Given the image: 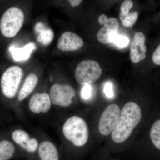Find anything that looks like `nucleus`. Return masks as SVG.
Here are the masks:
<instances>
[{"label":"nucleus","instance_id":"obj_1","mask_svg":"<svg viewBox=\"0 0 160 160\" xmlns=\"http://www.w3.org/2000/svg\"><path fill=\"white\" fill-rule=\"evenodd\" d=\"M142 116V111L138 104L132 102L126 103L112 132L111 136L113 141L117 143L126 141L141 122Z\"/></svg>","mask_w":160,"mask_h":160},{"label":"nucleus","instance_id":"obj_2","mask_svg":"<svg viewBox=\"0 0 160 160\" xmlns=\"http://www.w3.org/2000/svg\"><path fill=\"white\" fill-rule=\"evenodd\" d=\"M62 132L65 137L73 145L81 147L88 142L89 132L85 120L79 117L72 116L63 125Z\"/></svg>","mask_w":160,"mask_h":160},{"label":"nucleus","instance_id":"obj_3","mask_svg":"<svg viewBox=\"0 0 160 160\" xmlns=\"http://www.w3.org/2000/svg\"><path fill=\"white\" fill-rule=\"evenodd\" d=\"M24 21L23 11L16 7L7 9L0 20V30L7 38L14 37L22 26Z\"/></svg>","mask_w":160,"mask_h":160},{"label":"nucleus","instance_id":"obj_4","mask_svg":"<svg viewBox=\"0 0 160 160\" xmlns=\"http://www.w3.org/2000/svg\"><path fill=\"white\" fill-rule=\"evenodd\" d=\"M23 76L22 69L18 66H11L4 72L1 78V86L5 96L9 98L15 96Z\"/></svg>","mask_w":160,"mask_h":160},{"label":"nucleus","instance_id":"obj_5","mask_svg":"<svg viewBox=\"0 0 160 160\" xmlns=\"http://www.w3.org/2000/svg\"><path fill=\"white\" fill-rule=\"evenodd\" d=\"M102 73V70L98 62L94 60H84L76 67L75 77L79 84L85 85L94 82L101 77Z\"/></svg>","mask_w":160,"mask_h":160},{"label":"nucleus","instance_id":"obj_6","mask_svg":"<svg viewBox=\"0 0 160 160\" xmlns=\"http://www.w3.org/2000/svg\"><path fill=\"white\" fill-rule=\"evenodd\" d=\"M121 109L117 104L108 106L103 112L100 118L98 129L100 133L107 136L112 132L117 124L119 118Z\"/></svg>","mask_w":160,"mask_h":160},{"label":"nucleus","instance_id":"obj_7","mask_svg":"<svg viewBox=\"0 0 160 160\" xmlns=\"http://www.w3.org/2000/svg\"><path fill=\"white\" fill-rule=\"evenodd\" d=\"M76 94L74 88L69 85L55 84L50 88L51 102L56 106L68 107L72 102V98Z\"/></svg>","mask_w":160,"mask_h":160},{"label":"nucleus","instance_id":"obj_8","mask_svg":"<svg viewBox=\"0 0 160 160\" xmlns=\"http://www.w3.org/2000/svg\"><path fill=\"white\" fill-rule=\"evenodd\" d=\"M84 45L82 38L71 32H64L58 43V48L62 51H73L79 50Z\"/></svg>","mask_w":160,"mask_h":160},{"label":"nucleus","instance_id":"obj_9","mask_svg":"<svg viewBox=\"0 0 160 160\" xmlns=\"http://www.w3.org/2000/svg\"><path fill=\"white\" fill-rule=\"evenodd\" d=\"M51 106L50 97L46 92L35 93L29 101V110L35 114L46 113L50 110Z\"/></svg>","mask_w":160,"mask_h":160},{"label":"nucleus","instance_id":"obj_10","mask_svg":"<svg viewBox=\"0 0 160 160\" xmlns=\"http://www.w3.org/2000/svg\"><path fill=\"white\" fill-rule=\"evenodd\" d=\"M13 141L25 151L30 153H35L38 147V142L35 138H31L28 132L22 129H17L12 132Z\"/></svg>","mask_w":160,"mask_h":160},{"label":"nucleus","instance_id":"obj_11","mask_svg":"<svg viewBox=\"0 0 160 160\" xmlns=\"http://www.w3.org/2000/svg\"><path fill=\"white\" fill-rule=\"evenodd\" d=\"M145 41L146 37L142 32H138L135 34L130 46V58L133 63L139 62L146 58L147 47Z\"/></svg>","mask_w":160,"mask_h":160},{"label":"nucleus","instance_id":"obj_12","mask_svg":"<svg viewBox=\"0 0 160 160\" xmlns=\"http://www.w3.org/2000/svg\"><path fill=\"white\" fill-rule=\"evenodd\" d=\"M119 29V25L117 19L114 18L108 19L107 22L98 32L97 35L98 40L104 44L112 42L114 38L118 34Z\"/></svg>","mask_w":160,"mask_h":160},{"label":"nucleus","instance_id":"obj_13","mask_svg":"<svg viewBox=\"0 0 160 160\" xmlns=\"http://www.w3.org/2000/svg\"><path fill=\"white\" fill-rule=\"evenodd\" d=\"M37 150L40 160H59L57 148L51 142H42Z\"/></svg>","mask_w":160,"mask_h":160},{"label":"nucleus","instance_id":"obj_14","mask_svg":"<svg viewBox=\"0 0 160 160\" xmlns=\"http://www.w3.org/2000/svg\"><path fill=\"white\" fill-rule=\"evenodd\" d=\"M36 49L34 43H28L23 48H17L14 46L9 47V51L12 58L16 62L26 61L29 59L32 52Z\"/></svg>","mask_w":160,"mask_h":160},{"label":"nucleus","instance_id":"obj_15","mask_svg":"<svg viewBox=\"0 0 160 160\" xmlns=\"http://www.w3.org/2000/svg\"><path fill=\"white\" fill-rule=\"evenodd\" d=\"M38 82V78L36 74L31 73L28 75L19 92L18 100L21 102L28 97L35 89Z\"/></svg>","mask_w":160,"mask_h":160},{"label":"nucleus","instance_id":"obj_16","mask_svg":"<svg viewBox=\"0 0 160 160\" xmlns=\"http://www.w3.org/2000/svg\"><path fill=\"white\" fill-rule=\"evenodd\" d=\"M35 31L38 33L37 41L44 46L49 45L54 38V32L51 29L47 28L42 22H38L34 27Z\"/></svg>","mask_w":160,"mask_h":160},{"label":"nucleus","instance_id":"obj_17","mask_svg":"<svg viewBox=\"0 0 160 160\" xmlns=\"http://www.w3.org/2000/svg\"><path fill=\"white\" fill-rule=\"evenodd\" d=\"M15 147L11 142L3 140L0 142V160H9L13 157Z\"/></svg>","mask_w":160,"mask_h":160},{"label":"nucleus","instance_id":"obj_18","mask_svg":"<svg viewBox=\"0 0 160 160\" xmlns=\"http://www.w3.org/2000/svg\"><path fill=\"white\" fill-rule=\"evenodd\" d=\"M150 138L153 145L157 149H160V120L153 123L150 132Z\"/></svg>","mask_w":160,"mask_h":160},{"label":"nucleus","instance_id":"obj_19","mask_svg":"<svg viewBox=\"0 0 160 160\" xmlns=\"http://www.w3.org/2000/svg\"><path fill=\"white\" fill-rule=\"evenodd\" d=\"M138 17V13L137 12L129 13L128 16L124 18L122 20V24L125 27H131L134 25Z\"/></svg>","mask_w":160,"mask_h":160},{"label":"nucleus","instance_id":"obj_20","mask_svg":"<svg viewBox=\"0 0 160 160\" xmlns=\"http://www.w3.org/2000/svg\"><path fill=\"white\" fill-rule=\"evenodd\" d=\"M133 6V2L131 0H126L124 1L120 7L121 12L120 14V18L122 20L124 18L126 17L129 14V11Z\"/></svg>","mask_w":160,"mask_h":160},{"label":"nucleus","instance_id":"obj_21","mask_svg":"<svg viewBox=\"0 0 160 160\" xmlns=\"http://www.w3.org/2000/svg\"><path fill=\"white\" fill-rule=\"evenodd\" d=\"M112 42L116 46L121 48L126 47L129 43V40L128 38L124 36L117 35L112 41Z\"/></svg>","mask_w":160,"mask_h":160},{"label":"nucleus","instance_id":"obj_22","mask_svg":"<svg viewBox=\"0 0 160 160\" xmlns=\"http://www.w3.org/2000/svg\"><path fill=\"white\" fill-rule=\"evenodd\" d=\"M92 88L89 84L84 85L82 90L81 95L82 97L85 99H89L91 95Z\"/></svg>","mask_w":160,"mask_h":160},{"label":"nucleus","instance_id":"obj_23","mask_svg":"<svg viewBox=\"0 0 160 160\" xmlns=\"http://www.w3.org/2000/svg\"><path fill=\"white\" fill-rule=\"evenodd\" d=\"M104 91L107 97L112 98L113 96V92L112 84L110 82L106 83L104 87Z\"/></svg>","mask_w":160,"mask_h":160},{"label":"nucleus","instance_id":"obj_24","mask_svg":"<svg viewBox=\"0 0 160 160\" xmlns=\"http://www.w3.org/2000/svg\"><path fill=\"white\" fill-rule=\"evenodd\" d=\"M152 60L156 65H160V45H159L153 52L152 56Z\"/></svg>","mask_w":160,"mask_h":160},{"label":"nucleus","instance_id":"obj_25","mask_svg":"<svg viewBox=\"0 0 160 160\" xmlns=\"http://www.w3.org/2000/svg\"><path fill=\"white\" fill-rule=\"evenodd\" d=\"M108 20L107 16L105 14L101 15L98 19V22L101 25H104Z\"/></svg>","mask_w":160,"mask_h":160},{"label":"nucleus","instance_id":"obj_26","mask_svg":"<svg viewBox=\"0 0 160 160\" xmlns=\"http://www.w3.org/2000/svg\"><path fill=\"white\" fill-rule=\"evenodd\" d=\"M69 2L72 6L73 7H76L81 4L82 1L81 0H69Z\"/></svg>","mask_w":160,"mask_h":160}]
</instances>
